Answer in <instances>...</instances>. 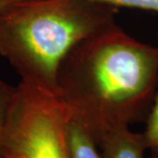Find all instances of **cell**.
<instances>
[{"label":"cell","instance_id":"2","mask_svg":"<svg viewBox=\"0 0 158 158\" xmlns=\"http://www.w3.org/2000/svg\"><path fill=\"white\" fill-rule=\"evenodd\" d=\"M118 8L95 0H25L0 16V56L23 82L57 91L76 46L116 24Z\"/></svg>","mask_w":158,"mask_h":158},{"label":"cell","instance_id":"10","mask_svg":"<svg viewBox=\"0 0 158 158\" xmlns=\"http://www.w3.org/2000/svg\"><path fill=\"white\" fill-rule=\"evenodd\" d=\"M148 158H158V155H155V154H151V156Z\"/></svg>","mask_w":158,"mask_h":158},{"label":"cell","instance_id":"8","mask_svg":"<svg viewBox=\"0 0 158 158\" xmlns=\"http://www.w3.org/2000/svg\"><path fill=\"white\" fill-rule=\"evenodd\" d=\"M113 7H127L158 13V0H95Z\"/></svg>","mask_w":158,"mask_h":158},{"label":"cell","instance_id":"6","mask_svg":"<svg viewBox=\"0 0 158 158\" xmlns=\"http://www.w3.org/2000/svg\"><path fill=\"white\" fill-rule=\"evenodd\" d=\"M145 122L146 126L142 134L146 141L148 150L151 154L158 155V91L153 100Z\"/></svg>","mask_w":158,"mask_h":158},{"label":"cell","instance_id":"4","mask_svg":"<svg viewBox=\"0 0 158 158\" xmlns=\"http://www.w3.org/2000/svg\"><path fill=\"white\" fill-rule=\"evenodd\" d=\"M102 158H146L148 150L142 133H135L129 127L110 132L100 141Z\"/></svg>","mask_w":158,"mask_h":158},{"label":"cell","instance_id":"3","mask_svg":"<svg viewBox=\"0 0 158 158\" xmlns=\"http://www.w3.org/2000/svg\"><path fill=\"white\" fill-rule=\"evenodd\" d=\"M71 113L56 90L20 81L3 133L6 158H73Z\"/></svg>","mask_w":158,"mask_h":158},{"label":"cell","instance_id":"11","mask_svg":"<svg viewBox=\"0 0 158 158\" xmlns=\"http://www.w3.org/2000/svg\"><path fill=\"white\" fill-rule=\"evenodd\" d=\"M0 158H6L4 156H0Z\"/></svg>","mask_w":158,"mask_h":158},{"label":"cell","instance_id":"1","mask_svg":"<svg viewBox=\"0 0 158 158\" xmlns=\"http://www.w3.org/2000/svg\"><path fill=\"white\" fill-rule=\"evenodd\" d=\"M157 86L158 47L117 24L76 46L57 76V92L98 146L110 132L146 119Z\"/></svg>","mask_w":158,"mask_h":158},{"label":"cell","instance_id":"5","mask_svg":"<svg viewBox=\"0 0 158 158\" xmlns=\"http://www.w3.org/2000/svg\"><path fill=\"white\" fill-rule=\"evenodd\" d=\"M69 137L73 158H102L95 141L73 118L69 123Z\"/></svg>","mask_w":158,"mask_h":158},{"label":"cell","instance_id":"9","mask_svg":"<svg viewBox=\"0 0 158 158\" xmlns=\"http://www.w3.org/2000/svg\"><path fill=\"white\" fill-rule=\"evenodd\" d=\"M25 0H0V16L11 9L12 6H16L17 4L23 2Z\"/></svg>","mask_w":158,"mask_h":158},{"label":"cell","instance_id":"7","mask_svg":"<svg viewBox=\"0 0 158 158\" xmlns=\"http://www.w3.org/2000/svg\"><path fill=\"white\" fill-rule=\"evenodd\" d=\"M16 86L0 78V156H3V133Z\"/></svg>","mask_w":158,"mask_h":158}]
</instances>
